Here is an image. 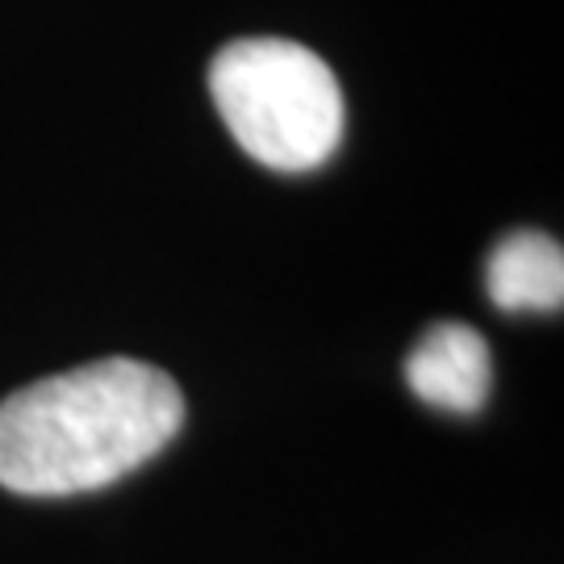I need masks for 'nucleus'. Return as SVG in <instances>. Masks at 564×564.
I'll return each instance as SVG.
<instances>
[{
	"label": "nucleus",
	"instance_id": "obj_2",
	"mask_svg": "<svg viewBox=\"0 0 564 564\" xmlns=\"http://www.w3.org/2000/svg\"><path fill=\"white\" fill-rule=\"evenodd\" d=\"M209 93L235 142L272 172H310L343 139V88L302 42H230L209 63Z\"/></svg>",
	"mask_w": 564,
	"mask_h": 564
},
{
	"label": "nucleus",
	"instance_id": "obj_1",
	"mask_svg": "<svg viewBox=\"0 0 564 564\" xmlns=\"http://www.w3.org/2000/svg\"><path fill=\"white\" fill-rule=\"evenodd\" d=\"M184 393L155 364L109 356L0 402V485L72 498L121 481L181 435Z\"/></svg>",
	"mask_w": 564,
	"mask_h": 564
},
{
	"label": "nucleus",
	"instance_id": "obj_4",
	"mask_svg": "<svg viewBox=\"0 0 564 564\" xmlns=\"http://www.w3.org/2000/svg\"><path fill=\"white\" fill-rule=\"evenodd\" d=\"M489 302L506 314H556L564 305V251L540 230L506 235L485 263Z\"/></svg>",
	"mask_w": 564,
	"mask_h": 564
},
{
	"label": "nucleus",
	"instance_id": "obj_3",
	"mask_svg": "<svg viewBox=\"0 0 564 564\" xmlns=\"http://www.w3.org/2000/svg\"><path fill=\"white\" fill-rule=\"evenodd\" d=\"M405 384L447 414H477L489 398V347L464 323H435L405 356Z\"/></svg>",
	"mask_w": 564,
	"mask_h": 564
}]
</instances>
